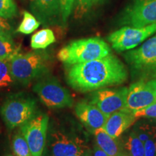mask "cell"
I'll return each instance as SVG.
<instances>
[{
	"instance_id": "31",
	"label": "cell",
	"mask_w": 156,
	"mask_h": 156,
	"mask_svg": "<svg viewBox=\"0 0 156 156\" xmlns=\"http://www.w3.org/2000/svg\"><path fill=\"white\" fill-rule=\"evenodd\" d=\"M148 83H149V85L151 86L152 89H153V92L155 93L156 96V77L155 78H153V80H151L148 82Z\"/></svg>"
},
{
	"instance_id": "29",
	"label": "cell",
	"mask_w": 156,
	"mask_h": 156,
	"mask_svg": "<svg viewBox=\"0 0 156 156\" xmlns=\"http://www.w3.org/2000/svg\"><path fill=\"white\" fill-rule=\"evenodd\" d=\"M0 37L12 38V28L5 18L0 17Z\"/></svg>"
},
{
	"instance_id": "3",
	"label": "cell",
	"mask_w": 156,
	"mask_h": 156,
	"mask_svg": "<svg viewBox=\"0 0 156 156\" xmlns=\"http://www.w3.org/2000/svg\"><path fill=\"white\" fill-rule=\"evenodd\" d=\"M88 150L86 140L80 134L48 124L43 156H69Z\"/></svg>"
},
{
	"instance_id": "34",
	"label": "cell",
	"mask_w": 156,
	"mask_h": 156,
	"mask_svg": "<svg viewBox=\"0 0 156 156\" xmlns=\"http://www.w3.org/2000/svg\"><path fill=\"white\" fill-rule=\"evenodd\" d=\"M7 156H12V155H7Z\"/></svg>"
},
{
	"instance_id": "35",
	"label": "cell",
	"mask_w": 156,
	"mask_h": 156,
	"mask_svg": "<svg viewBox=\"0 0 156 156\" xmlns=\"http://www.w3.org/2000/svg\"><path fill=\"white\" fill-rule=\"evenodd\" d=\"M123 156H126V155H123Z\"/></svg>"
},
{
	"instance_id": "9",
	"label": "cell",
	"mask_w": 156,
	"mask_h": 156,
	"mask_svg": "<svg viewBox=\"0 0 156 156\" xmlns=\"http://www.w3.org/2000/svg\"><path fill=\"white\" fill-rule=\"evenodd\" d=\"M132 68L144 75H156V34L140 47L124 55Z\"/></svg>"
},
{
	"instance_id": "18",
	"label": "cell",
	"mask_w": 156,
	"mask_h": 156,
	"mask_svg": "<svg viewBox=\"0 0 156 156\" xmlns=\"http://www.w3.org/2000/svg\"><path fill=\"white\" fill-rule=\"evenodd\" d=\"M55 41L53 31L48 28L42 29L31 37L30 46L34 49H44Z\"/></svg>"
},
{
	"instance_id": "4",
	"label": "cell",
	"mask_w": 156,
	"mask_h": 156,
	"mask_svg": "<svg viewBox=\"0 0 156 156\" xmlns=\"http://www.w3.org/2000/svg\"><path fill=\"white\" fill-rule=\"evenodd\" d=\"M48 62V55L43 51L17 53L9 58V65L15 82L25 85L47 74Z\"/></svg>"
},
{
	"instance_id": "21",
	"label": "cell",
	"mask_w": 156,
	"mask_h": 156,
	"mask_svg": "<svg viewBox=\"0 0 156 156\" xmlns=\"http://www.w3.org/2000/svg\"><path fill=\"white\" fill-rule=\"evenodd\" d=\"M40 22L28 12H23V19L17 29V31L23 34H30L40 26Z\"/></svg>"
},
{
	"instance_id": "13",
	"label": "cell",
	"mask_w": 156,
	"mask_h": 156,
	"mask_svg": "<svg viewBox=\"0 0 156 156\" xmlns=\"http://www.w3.org/2000/svg\"><path fill=\"white\" fill-rule=\"evenodd\" d=\"M75 112L80 122L93 132L103 128L108 117L90 101H80L77 103L75 106Z\"/></svg>"
},
{
	"instance_id": "16",
	"label": "cell",
	"mask_w": 156,
	"mask_h": 156,
	"mask_svg": "<svg viewBox=\"0 0 156 156\" xmlns=\"http://www.w3.org/2000/svg\"><path fill=\"white\" fill-rule=\"evenodd\" d=\"M96 145L110 156H123V152L121 142L111 136L104 131L103 128L98 129L93 132Z\"/></svg>"
},
{
	"instance_id": "22",
	"label": "cell",
	"mask_w": 156,
	"mask_h": 156,
	"mask_svg": "<svg viewBox=\"0 0 156 156\" xmlns=\"http://www.w3.org/2000/svg\"><path fill=\"white\" fill-rule=\"evenodd\" d=\"M20 47L15 44L12 38L0 37V58L9 59L19 53Z\"/></svg>"
},
{
	"instance_id": "26",
	"label": "cell",
	"mask_w": 156,
	"mask_h": 156,
	"mask_svg": "<svg viewBox=\"0 0 156 156\" xmlns=\"http://www.w3.org/2000/svg\"><path fill=\"white\" fill-rule=\"evenodd\" d=\"M75 0H60L62 21L65 23L73 10Z\"/></svg>"
},
{
	"instance_id": "8",
	"label": "cell",
	"mask_w": 156,
	"mask_h": 156,
	"mask_svg": "<svg viewBox=\"0 0 156 156\" xmlns=\"http://www.w3.org/2000/svg\"><path fill=\"white\" fill-rule=\"evenodd\" d=\"M156 33V23L142 27L125 26L112 33L108 41L117 51L133 49Z\"/></svg>"
},
{
	"instance_id": "14",
	"label": "cell",
	"mask_w": 156,
	"mask_h": 156,
	"mask_svg": "<svg viewBox=\"0 0 156 156\" xmlns=\"http://www.w3.org/2000/svg\"><path fill=\"white\" fill-rule=\"evenodd\" d=\"M136 119L133 113L123 109L109 115L103 129L112 137L118 139L136 122Z\"/></svg>"
},
{
	"instance_id": "28",
	"label": "cell",
	"mask_w": 156,
	"mask_h": 156,
	"mask_svg": "<svg viewBox=\"0 0 156 156\" xmlns=\"http://www.w3.org/2000/svg\"><path fill=\"white\" fill-rule=\"evenodd\" d=\"M145 156H156V133L144 142Z\"/></svg>"
},
{
	"instance_id": "5",
	"label": "cell",
	"mask_w": 156,
	"mask_h": 156,
	"mask_svg": "<svg viewBox=\"0 0 156 156\" xmlns=\"http://www.w3.org/2000/svg\"><path fill=\"white\" fill-rule=\"evenodd\" d=\"M37 103L34 98L25 94L11 96L1 107V114L10 129L21 126L36 114Z\"/></svg>"
},
{
	"instance_id": "17",
	"label": "cell",
	"mask_w": 156,
	"mask_h": 156,
	"mask_svg": "<svg viewBox=\"0 0 156 156\" xmlns=\"http://www.w3.org/2000/svg\"><path fill=\"white\" fill-rule=\"evenodd\" d=\"M124 154L126 156H145L144 143L136 136L133 130L124 136L122 140Z\"/></svg>"
},
{
	"instance_id": "25",
	"label": "cell",
	"mask_w": 156,
	"mask_h": 156,
	"mask_svg": "<svg viewBox=\"0 0 156 156\" xmlns=\"http://www.w3.org/2000/svg\"><path fill=\"white\" fill-rule=\"evenodd\" d=\"M17 14V5L14 0H0V17L11 18Z\"/></svg>"
},
{
	"instance_id": "27",
	"label": "cell",
	"mask_w": 156,
	"mask_h": 156,
	"mask_svg": "<svg viewBox=\"0 0 156 156\" xmlns=\"http://www.w3.org/2000/svg\"><path fill=\"white\" fill-rule=\"evenodd\" d=\"M133 114L136 118L145 117L148 119H156V103H154L151 106L137 111Z\"/></svg>"
},
{
	"instance_id": "20",
	"label": "cell",
	"mask_w": 156,
	"mask_h": 156,
	"mask_svg": "<svg viewBox=\"0 0 156 156\" xmlns=\"http://www.w3.org/2000/svg\"><path fill=\"white\" fill-rule=\"evenodd\" d=\"M103 1L104 0H75L73 7L74 17L76 19L82 18L93 7Z\"/></svg>"
},
{
	"instance_id": "15",
	"label": "cell",
	"mask_w": 156,
	"mask_h": 156,
	"mask_svg": "<svg viewBox=\"0 0 156 156\" xmlns=\"http://www.w3.org/2000/svg\"><path fill=\"white\" fill-rule=\"evenodd\" d=\"M32 9L44 21L62 17L60 0H32Z\"/></svg>"
},
{
	"instance_id": "10",
	"label": "cell",
	"mask_w": 156,
	"mask_h": 156,
	"mask_svg": "<svg viewBox=\"0 0 156 156\" xmlns=\"http://www.w3.org/2000/svg\"><path fill=\"white\" fill-rule=\"evenodd\" d=\"M127 89L125 87L118 89H98L93 91L89 101L108 116L113 113L125 109Z\"/></svg>"
},
{
	"instance_id": "32",
	"label": "cell",
	"mask_w": 156,
	"mask_h": 156,
	"mask_svg": "<svg viewBox=\"0 0 156 156\" xmlns=\"http://www.w3.org/2000/svg\"><path fill=\"white\" fill-rule=\"evenodd\" d=\"M87 151L85 152V153H77V154H75V155H72L69 156H86Z\"/></svg>"
},
{
	"instance_id": "1",
	"label": "cell",
	"mask_w": 156,
	"mask_h": 156,
	"mask_svg": "<svg viewBox=\"0 0 156 156\" xmlns=\"http://www.w3.org/2000/svg\"><path fill=\"white\" fill-rule=\"evenodd\" d=\"M127 78L125 66L112 54L98 59L69 65L66 72L68 84L83 93L119 85Z\"/></svg>"
},
{
	"instance_id": "33",
	"label": "cell",
	"mask_w": 156,
	"mask_h": 156,
	"mask_svg": "<svg viewBox=\"0 0 156 156\" xmlns=\"http://www.w3.org/2000/svg\"><path fill=\"white\" fill-rule=\"evenodd\" d=\"M86 156H93V154H92V151H90V150H88V151H87V155Z\"/></svg>"
},
{
	"instance_id": "23",
	"label": "cell",
	"mask_w": 156,
	"mask_h": 156,
	"mask_svg": "<svg viewBox=\"0 0 156 156\" xmlns=\"http://www.w3.org/2000/svg\"><path fill=\"white\" fill-rule=\"evenodd\" d=\"M12 150L16 156H32L28 143L21 133L16 134L13 137Z\"/></svg>"
},
{
	"instance_id": "24",
	"label": "cell",
	"mask_w": 156,
	"mask_h": 156,
	"mask_svg": "<svg viewBox=\"0 0 156 156\" xmlns=\"http://www.w3.org/2000/svg\"><path fill=\"white\" fill-rule=\"evenodd\" d=\"M15 83L9 65V59L0 58V89L7 87Z\"/></svg>"
},
{
	"instance_id": "2",
	"label": "cell",
	"mask_w": 156,
	"mask_h": 156,
	"mask_svg": "<svg viewBox=\"0 0 156 156\" xmlns=\"http://www.w3.org/2000/svg\"><path fill=\"white\" fill-rule=\"evenodd\" d=\"M110 54L111 48L106 42L99 38H89L69 43L58 51L57 56L69 66L98 59Z\"/></svg>"
},
{
	"instance_id": "19",
	"label": "cell",
	"mask_w": 156,
	"mask_h": 156,
	"mask_svg": "<svg viewBox=\"0 0 156 156\" xmlns=\"http://www.w3.org/2000/svg\"><path fill=\"white\" fill-rule=\"evenodd\" d=\"M133 131L144 143L155 134L156 124L153 122H138L133 127Z\"/></svg>"
},
{
	"instance_id": "11",
	"label": "cell",
	"mask_w": 156,
	"mask_h": 156,
	"mask_svg": "<svg viewBox=\"0 0 156 156\" xmlns=\"http://www.w3.org/2000/svg\"><path fill=\"white\" fill-rule=\"evenodd\" d=\"M122 23L135 28L156 23V0H134L125 11Z\"/></svg>"
},
{
	"instance_id": "7",
	"label": "cell",
	"mask_w": 156,
	"mask_h": 156,
	"mask_svg": "<svg viewBox=\"0 0 156 156\" xmlns=\"http://www.w3.org/2000/svg\"><path fill=\"white\" fill-rule=\"evenodd\" d=\"M49 117L37 114L20 126V132L26 140L32 156H43L47 137Z\"/></svg>"
},
{
	"instance_id": "6",
	"label": "cell",
	"mask_w": 156,
	"mask_h": 156,
	"mask_svg": "<svg viewBox=\"0 0 156 156\" xmlns=\"http://www.w3.org/2000/svg\"><path fill=\"white\" fill-rule=\"evenodd\" d=\"M33 90L48 108H63L73 105V99L69 91L54 77L44 76L37 81Z\"/></svg>"
},
{
	"instance_id": "12",
	"label": "cell",
	"mask_w": 156,
	"mask_h": 156,
	"mask_svg": "<svg viewBox=\"0 0 156 156\" xmlns=\"http://www.w3.org/2000/svg\"><path fill=\"white\" fill-rule=\"evenodd\" d=\"M156 103V96L149 83L136 82L128 87L125 109L134 113Z\"/></svg>"
},
{
	"instance_id": "30",
	"label": "cell",
	"mask_w": 156,
	"mask_h": 156,
	"mask_svg": "<svg viewBox=\"0 0 156 156\" xmlns=\"http://www.w3.org/2000/svg\"><path fill=\"white\" fill-rule=\"evenodd\" d=\"M93 156H110L108 155L106 152H104L103 150H101L100 147L98 146L96 144L93 147V150L92 151Z\"/></svg>"
}]
</instances>
